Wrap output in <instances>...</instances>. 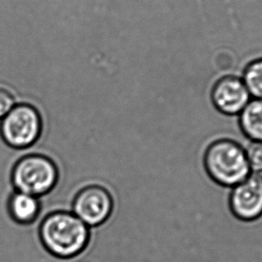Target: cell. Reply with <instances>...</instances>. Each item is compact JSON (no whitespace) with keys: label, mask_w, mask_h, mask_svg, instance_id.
<instances>
[{"label":"cell","mask_w":262,"mask_h":262,"mask_svg":"<svg viewBox=\"0 0 262 262\" xmlns=\"http://www.w3.org/2000/svg\"><path fill=\"white\" fill-rule=\"evenodd\" d=\"M242 79L251 97L262 100V58L254 59L246 66Z\"/></svg>","instance_id":"obj_10"},{"label":"cell","mask_w":262,"mask_h":262,"mask_svg":"<svg viewBox=\"0 0 262 262\" xmlns=\"http://www.w3.org/2000/svg\"><path fill=\"white\" fill-rule=\"evenodd\" d=\"M238 123L248 139L262 142V100L251 99L239 114Z\"/></svg>","instance_id":"obj_9"},{"label":"cell","mask_w":262,"mask_h":262,"mask_svg":"<svg viewBox=\"0 0 262 262\" xmlns=\"http://www.w3.org/2000/svg\"><path fill=\"white\" fill-rule=\"evenodd\" d=\"M245 153L251 170L257 172L262 171V142L250 143Z\"/></svg>","instance_id":"obj_11"},{"label":"cell","mask_w":262,"mask_h":262,"mask_svg":"<svg viewBox=\"0 0 262 262\" xmlns=\"http://www.w3.org/2000/svg\"><path fill=\"white\" fill-rule=\"evenodd\" d=\"M211 102L219 113L236 116L251 100L242 77L226 76L215 82L210 94Z\"/></svg>","instance_id":"obj_7"},{"label":"cell","mask_w":262,"mask_h":262,"mask_svg":"<svg viewBox=\"0 0 262 262\" xmlns=\"http://www.w3.org/2000/svg\"><path fill=\"white\" fill-rule=\"evenodd\" d=\"M113 209L111 193L104 187L95 183L77 189L70 206V211L89 227H97L107 221Z\"/></svg>","instance_id":"obj_5"},{"label":"cell","mask_w":262,"mask_h":262,"mask_svg":"<svg viewBox=\"0 0 262 262\" xmlns=\"http://www.w3.org/2000/svg\"><path fill=\"white\" fill-rule=\"evenodd\" d=\"M230 211L243 222H253L262 216V176L252 173L233 187L228 199Z\"/></svg>","instance_id":"obj_6"},{"label":"cell","mask_w":262,"mask_h":262,"mask_svg":"<svg viewBox=\"0 0 262 262\" xmlns=\"http://www.w3.org/2000/svg\"><path fill=\"white\" fill-rule=\"evenodd\" d=\"M58 182L57 164L42 154L23 156L12 168L11 184L15 191L41 198L51 192Z\"/></svg>","instance_id":"obj_3"},{"label":"cell","mask_w":262,"mask_h":262,"mask_svg":"<svg viewBox=\"0 0 262 262\" xmlns=\"http://www.w3.org/2000/svg\"><path fill=\"white\" fill-rule=\"evenodd\" d=\"M8 214L15 222L30 225L39 219L41 212L40 199L14 190L8 198Z\"/></svg>","instance_id":"obj_8"},{"label":"cell","mask_w":262,"mask_h":262,"mask_svg":"<svg viewBox=\"0 0 262 262\" xmlns=\"http://www.w3.org/2000/svg\"><path fill=\"white\" fill-rule=\"evenodd\" d=\"M42 120L39 111L29 103L19 102L0 120V136L13 149L26 150L40 139Z\"/></svg>","instance_id":"obj_4"},{"label":"cell","mask_w":262,"mask_h":262,"mask_svg":"<svg viewBox=\"0 0 262 262\" xmlns=\"http://www.w3.org/2000/svg\"><path fill=\"white\" fill-rule=\"evenodd\" d=\"M15 97L11 93L0 86V120L15 107Z\"/></svg>","instance_id":"obj_12"},{"label":"cell","mask_w":262,"mask_h":262,"mask_svg":"<svg viewBox=\"0 0 262 262\" xmlns=\"http://www.w3.org/2000/svg\"><path fill=\"white\" fill-rule=\"evenodd\" d=\"M39 237L44 249L55 258H73L88 246L90 227L69 210H52L44 215L39 226Z\"/></svg>","instance_id":"obj_1"},{"label":"cell","mask_w":262,"mask_h":262,"mask_svg":"<svg viewBox=\"0 0 262 262\" xmlns=\"http://www.w3.org/2000/svg\"><path fill=\"white\" fill-rule=\"evenodd\" d=\"M203 161L208 177L219 186L234 187L251 174L245 149L233 139L213 141L205 151Z\"/></svg>","instance_id":"obj_2"}]
</instances>
